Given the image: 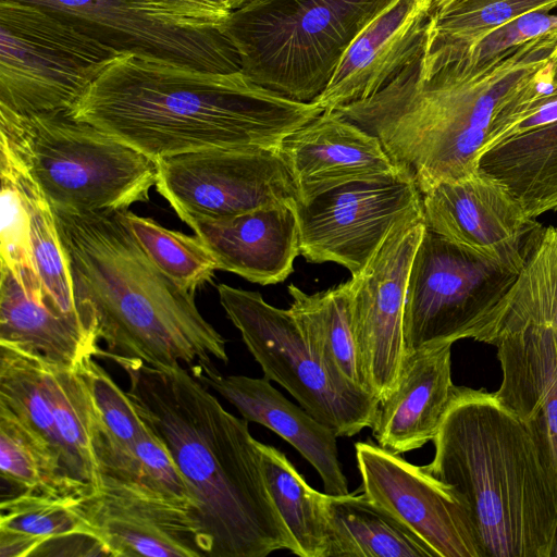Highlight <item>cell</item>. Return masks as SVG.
Masks as SVG:
<instances>
[{"mask_svg": "<svg viewBox=\"0 0 557 557\" xmlns=\"http://www.w3.org/2000/svg\"><path fill=\"white\" fill-rule=\"evenodd\" d=\"M71 498L33 492L1 497L0 530L28 535L38 540L41 546L51 540L73 534L92 536L84 520L72 508Z\"/></svg>", "mask_w": 557, "mask_h": 557, "instance_id": "e575fe53", "label": "cell"}, {"mask_svg": "<svg viewBox=\"0 0 557 557\" xmlns=\"http://www.w3.org/2000/svg\"><path fill=\"white\" fill-rule=\"evenodd\" d=\"M133 451L147 488L190 508L194 513L195 499L183 474L165 446L148 426L136 441Z\"/></svg>", "mask_w": 557, "mask_h": 557, "instance_id": "d590c367", "label": "cell"}, {"mask_svg": "<svg viewBox=\"0 0 557 557\" xmlns=\"http://www.w3.org/2000/svg\"><path fill=\"white\" fill-rule=\"evenodd\" d=\"M451 346L430 345L406 355L396 386L380 401L371 426L381 447L403 454L433 441L456 387Z\"/></svg>", "mask_w": 557, "mask_h": 557, "instance_id": "603a6c76", "label": "cell"}, {"mask_svg": "<svg viewBox=\"0 0 557 557\" xmlns=\"http://www.w3.org/2000/svg\"><path fill=\"white\" fill-rule=\"evenodd\" d=\"M0 137L53 208L124 210L156 186L157 161L69 112L23 115L0 107Z\"/></svg>", "mask_w": 557, "mask_h": 557, "instance_id": "52a82bcc", "label": "cell"}, {"mask_svg": "<svg viewBox=\"0 0 557 557\" xmlns=\"http://www.w3.org/2000/svg\"><path fill=\"white\" fill-rule=\"evenodd\" d=\"M0 473L11 491L58 497L85 493L67 475L50 446L7 406L0 404Z\"/></svg>", "mask_w": 557, "mask_h": 557, "instance_id": "f1b7e54d", "label": "cell"}, {"mask_svg": "<svg viewBox=\"0 0 557 557\" xmlns=\"http://www.w3.org/2000/svg\"><path fill=\"white\" fill-rule=\"evenodd\" d=\"M0 147L11 158L18 186L28 207L33 253L41 280L45 300L66 313L81 315L76 307L71 272L52 207L8 141L2 137H0Z\"/></svg>", "mask_w": 557, "mask_h": 557, "instance_id": "4dcf8cb0", "label": "cell"}, {"mask_svg": "<svg viewBox=\"0 0 557 557\" xmlns=\"http://www.w3.org/2000/svg\"><path fill=\"white\" fill-rule=\"evenodd\" d=\"M156 189L181 220L222 219L294 205L297 191L277 148H230L157 161Z\"/></svg>", "mask_w": 557, "mask_h": 557, "instance_id": "7c38bea8", "label": "cell"}, {"mask_svg": "<svg viewBox=\"0 0 557 557\" xmlns=\"http://www.w3.org/2000/svg\"><path fill=\"white\" fill-rule=\"evenodd\" d=\"M555 30L557 14L534 11L494 29L478 44L467 48L474 58L486 59Z\"/></svg>", "mask_w": 557, "mask_h": 557, "instance_id": "8d00e7d4", "label": "cell"}, {"mask_svg": "<svg viewBox=\"0 0 557 557\" xmlns=\"http://www.w3.org/2000/svg\"><path fill=\"white\" fill-rule=\"evenodd\" d=\"M388 0H250L222 29L242 73L299 102H313L344 52Z\"/></svg>", "mask_w": 557, "mask_h": 557, "instance_id": "8992f818", "label": "cell"}, {"mask_svg": "<svg viewBox=\"0 0 557 557\" xmlns=\"http://www.w3.org/2000/svg\"><path fill=\"white\" fill-rule=\"evenodd\" d=\"M552 59H553V61H554L555 65L557 66V50L554 52V54H553V58H552Z\"/></svg>", "mask_w": 557, "mask_h": 557, "instance_id": "7bdbcfd3", "label": "cell"}, {"mask_svg": "<svg viewBox=\"0 0 557 557\" xmlns=\"http://www.w3.org/2000/svg\"><path fill=\"white\" fill-rule=\"evenodd\" d=\"M277 151L300 203L350 182L407 175L374 135L335 111L322 112L288 134Z\"/></svg>", "mask_w": 557, "mask_h": 557, "instance_id": "ac0fdd59", "label": "cell"}, {"mask_svg": "<svg viewBox=\"0 0 557 557\" xmlns=\"http://www.w3.org/2000/svg\"><path fill=\"white\" fill-rule=\"evenodd\" d=\"M110 359L126 373L128 397L193 494L207 557L294 553L248 421L224 409L189 369L162 370L140 360Z\"/></svg>", "mask_w": 557, "mask_h": 557, "instance_id": "7a4b0ae2", "label": "cell"}, {"mask_svg": "<svg viewBox=\"0 0 557 557\" xmlns=\"http://www.w3.org/2000/svg\"><path fill=\"white\" fill-rule=\"evenodd\" d=\"M479 169L502 182L531 219L557 210V121L487 148Z\"/></svg>", "mask_w": 557, "mask_h": 557, "instance_id": "484cf974", "label": "cell"}, {"mask_svg": "<svg viewBox=\"0 0 557 557\" xmlns=\"http://www.w3.org/2000/svg\"><path fill=\"white\" fill-rule=\"evenodd\" d=\"M41 543L28 535L0 530V557L36 556Z\"/></svg>", "mask_w": 557, "mask_h": 557, "instance_id": "f35d334b", "label": "cell"}, {"mask_svg": "<svg viewBox=\"0 0 557 557\" xmlns=\"http://www.w3.org/2000/svg\"><path fill=\"white\" fill-rule=\"evenodd\" d=\"M557 121V98L548 101L546 104L541 107L535 113L519 123L511 134H520L533 128H537Z\"/></svg>", "mask_w": 557, "mask_h": 557, "instance_id": "ab89813d", "label": "cell"}, {"mask_svg": "<svg viewBox=\"0 0 557 557\" xmlns=\"http://www.w3.org/2000/svg\"><path fill=\"white\" fill-rule=\"evenodd\" d=\"M295 203L263 207L230 218L187 216L182 221L209 249L218 270L260 285H273L289 276L300 253Z\"/></svg>", "mask_w": 557, "mask_h": 557, "instance_id": "ffe728a7", "label": "cell"}, {"mask_svg": "<svg viewBox=\"0 0 557 557\" xmlns=\"http://www.w3.org/2000/svg\"><path fill=\"white\" fill-rule=\"evenodd\" d=\"M556 50L557 30L476 59L428 26L387 85L334 111L374 135L424 194L479 171L492 129Z\"/></svg>", "mask_w": 557, "mask_h": 557, "instance_id": "6da1fadb", "label": "cell"}, {"mask_svg": "<svg viewBox=\"0 0 557 557\" xmlns=\"http://www.w3.org/2000/svg\"><path fill=\"white\" fill-rule=\"evenodd\" d=\"M528 324L557 329V226L542 228L498 313L475 342L490 344Z\"/></svg>", "mask_w": 557, "mask_h": 557, "instance_id": "83f0119b", "label": "cell"}, {"mask_svg": "<svg viewBox=\"0 0 557 557\" xmlns=\"http://www.w3.org/2000/svg\"><path fill=\"white\" fill-rule=\"evenodd\" d=\"M422 207L408 175L355 181L307 203H295L300 253L312 263L335 262L359 273L393 225Z\"/></svg>", "mask_w": 557, "mask_h": 557, "instance_id": "4fadbf2b", "label": "cell"}, {"mask_svg": "<svg viewBox=\"0 0 557 557\" xmlns=\"http://www.w3.org/2000/svg\"><path fill=\"white\" fill-rule=\"evenodd\" d=\"M433 0H388L350 42L313 101L323 112L362 101L387 85L418 52Z\"/></svg>", "mask_w": 557, "mask_h": 557, "instance_id": "d6986e66", "label": "cell"}, {"mask_svg": "<svg viewBox=\"0 0 557 557\" xmlns=\"http://www.w3.org/2000/svg\"><path fill=\"white\" fill-rule=\"evenodd\" d=\"M326 557H436L406 525L364 494H322Z\"/></svg>", "mask_w": 557, "mask_h": 557, "instance_id": "d4e9b609", "label": "cell"}, {"mask_svg": "<svg viewBox=\"0 0 557 557\" xmlns=\"http://www.w3.org/2000/svg\"><path fill=\"white\" fill-rule=\"evenodd\" d=\"M271 496L300 557H326L327 524L322 494L311 487L301 473L276 447L258 441Z\"/></svg>", "mask_w": 557, "mask_h": 557, "instance_id": "f546056e", "label": "cell"}, {"mask_svg": "<svg viewBox=\"0 0 557 557\" xmlns=\"http://www.w3.org/2000/svg\"><path fill=\"white\" fill-rule=\"evenodd\" d=\"M220 304L239 331L264 377L284 387L338 437L371 428L376 396L331 369L311 348L290 309L268 304L258 292L218 285Z\"/></svg>", "mask_w": 557, "mask_h": 557, "instance_id": "ba28073f", "label": "cell"}, {"mask_svg": "<svg viewBox=\"0 0 557 557\" xmlns=\"http://www.w3.org/2000/svg\"><path fill=\"white\" fill-rule=\"evenodd\" d=\"M355 451L363 494L436 557H486L469 504L454 486L379 444L357 442Z\"/></svg>", "mask_w": 557, "mask_h": 557, "instance_id": "9a60e30c", "label": "cell"}, {"mask_svg": "<svg viewBox=\"0 0 557 557\" xmlns=\"http://www.w3.org/2000/svg\"><path fill=\"white\" fill-rule=\"evenodd\" d=\"M0 345L70 368L104 354L81 315L66 313L47 300L32 299L2 265Z\"/></svg>", "mask_w": 557, "mask_h": 557, "instance_id": "cb8c5ba5", "label": "cell"}, {"mask_svg": "<svg viewBox=\"0 0 557 557\" xmlns=\"http://www.w3.org/2000/svg\"><path fill=\"white\" fill-rule=\"evenodd\" d=\"M496 398L531 430L557 471V329L528 324L497 335Z\"/></svg>", "mask_w": 557, "mask_h": 557, "instance_id": "7402d4cb", "label": "cell"}, {"mask_svg": "<svg viewBox=\"0 0 557 557\" xmlns=\"http://www.w3.org/2000/svg\"><path fill=\"white\" fill-rule=\"evenodd\" d=\"M422 210L428 230L518 272L543 228L502 182L480 169L422 194Z\"/></svg>", "mask_w": 557, "mask_h": 557, "instance_id": "2e32d148", "label": "cell"}, {"mask_svg": "<svg viewBox=\"0 0 557 557\" xmlns=\"http://www.w3.org/2000/svg\"><path fill=\"white\" fill-rule=\"evenodd\" d=\"M71 506L110 556L207 557L193 510L140 484L100 480Z\"/></svg>", "mask_w": 557, "mask_h": 557, "instance_id": "e0dca14e", "label": "cell"}, {"mask_svg": "<svg viewBox=\"0 0 557 557\" xmlns=\"http://www.w3.org/2000/svg\"><path fill=\"white\" fill-rule=\"evenodd\" d=\"M119 54L33 5L0 1V107L70 111Z\"/></svg>", "mask_w": 557, "mask_h": 557, "instance_id": "9c48e42d", "label": "cell"}, {"mask_svg": "<svg viewBox=\"0 0 557 557\" xmlns=\"http://www.w3.org/2000/svg\"><path fill=\"white\" fill-rule=\"evenodd\" d=\"M0 265L32 299L44 302V289L32 246L30 214L8 152L0 147Z\"/></svg>", "mask_w": 557, "mask_h": 557, "instance_id": "836d02e7", "label": "cell"}, {"mask_svg": "<svg viewBox=\"0 0 557 557\" xmlns=\"http://www.w3.org/2000/svg\"><path fill=\"white\" fill-rule=\"evenodd\" d=\"M425 230L422 207L399 219L367 262L351 276V318L372 393L383 400L406 358L404 310L409 272Z\"/></svg>", "mask_w": 557, "mask_h": 557, "instance_id": "5bb4252c", "label": "cell"}, {"mask_svg": "<svg viewBox=\"0 0 557 557\" xmlns=\"http://www.w3.org/2000/svg\"><path fill=\"white\" fill-rule=\"evenodd\" d=\"M156 7L178 16L202 21L214 25H224L230 11L220 7L215 0H148Z\"/></svg>", "mask_w": 557, "mask_h": 557, "instance_id": "74e56055", "label": "cell"}, {"mask_svg": "<svg viewBox=\"0 0 557 557\" xmlns=\"http://www.w3.org/2000/svg\"><path fill=\"white\" fill-rule=\"evenodd\" d=\"M121 213L150 260L180 287L195 293L211 282L218 265L196 235L165 228L128 209L121 210Z\"/></svg>", "mask_w": 557, "mask_h": 557, "instance_id": "1f68e13d", "label": "cell"}, {"mask_svg": "<svg viewBox=\"0 0 557 557\" xmlns=\"http://www.w3.org/2000/svg\"><path fill=\"white\" fill-rule=\"evenodd\" d=\"M423 466L468 502L486 557H550L557 471L530 428L484 388L456 386Z\"/></svg>", "mask_w": 557, "mask_h": 557, "instance_id": "5b68a950", "label": "cell"}, {"mask_svg": "<svg viewBox=\"0 0 557 557\" xmlns=\"http://www.w3.org/2000/svg\"><path fill=\"white\" fill-rule=\"evenodd\" d=\"M287 289L289 309L311 348L336 373L374 395L355 335L349 281L314 294L294 284Z\"/></svg>", "mask_w": 557, "mask_h": 557, "instance_id": "4316f807", "label": "cell"}, {"mask_svg": "<svg viewBox=\"0 0 557 557\" xmlns=\"http://www.w3.org/2000/svg\"><path fill=\"white\" fill-rule=\"evenodd\" d=\"M224 10L233 12L245 5L250 0H215Z\"/></svg>", "mask_w": 557, "mask_h": 557, "instance_id": "60d3db41", "label": "cell"}, {"mask_svg": "<svg viewBox=\"0 0 557 557\" xmlns=\"http://www.w3.org/2000/svg\"><path fill=\"white\" fill-rule=\"evenodd\" d=\"M75 302L103 357L157 369L228 362L224 337L202 317L194 293L168 277L144 251L121 210L53 208Z\"/></svg>", "mask_w": 557, "mask_h": 557, "instance_id": "277c9868", "label": "cell"}, {"mask_svg": "<svg viewBox=\"0 0 557 557\" xmlns=\"http://www.w3.org/2000/svg\"><path fill=\"white\" fill-rule=\"evenodd\" d=\"M556 8L557 0H433L429 28L446 41L472 47L523 14Z\"/></svg>", "mask_w": 557, "mask_h": 557, "instance_id": "d6a6232c", "label": "cell"}, {"mask_svg": "<svg viewBox=\"0 0 557 557\" xmlns=\"http://www.w3.org/2000/svg\"><path fill=\"white\" fill-rule=\"evenodd\" d=\"M517 274L425 227L406 290V355L430 345L476 341L498 313Z\"/></svg>", "mask_w": 557, "mask_h": 557, "instance_id": "30bf717a", "label": "cell"}, {"mask_svg": "<svg viewBox=\"0 0 557 557\" xmlns=\"http://www.w3.org/2000/svg\"><path fill=\"white\" fill-rule=\"evenodd\" d=\"M550 557H557V528L555 531L554 542L550 550Z\"/></svg>", "mask_w": 557, "mask_h": 557, "instance_id": "b9f144b4", "label": "cell"}, {"mask_svg": "<svg viewBox=\"0 0 557 557\" xmlns=\"http://www.w3.org/2000/svg\"><path fill=\"white\" fill-rule=\"evenodd\" d=\"M36 7L121 55L215 72L240 71L222 26L171 14L148 0H0Z\"/></svg>", "mask_w": 557, "mask_h": 557, "instance_id": "8fae6325", "label": "cell"}, {"mask_svg": "<svg viewBox=\"0 0 557 557\" xmlns=\"http://www.w3.org/2000/svg\"><path fill=\"white\" fill-rule=\"evenodd\" d=\"M189 371L232 404L245 420L264 425L292 445L318 472L325 493H349L338 459L336 432L288 400L270 380L222 375L214 363L196 366Z\"/></svg>", "mask_w": 557, "mask_h": 557, "instance_id": "44dd1931", "label": "cell"}, {"mask_svg": "<svg viewBox=\"0 0 557 557\" xmlns=\"http://www.w3.org/2000/svg\"><path fill=\"white\" fill-rule=\"evenodd\" d=\"M154 161L230 148H277L320 115L242 71L215 73L120 55L67 111Z\"/></svg>", "mask_w": 557, "mask_h": 557, "instance_id": "3957f363", "label": "cell"}]
</instances>
